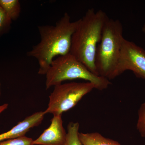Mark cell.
Listing matches in <instances>:
<instances>
[{
    "label": "cell",
    "instance_id": "6da1fadb",
    "mask_svg": "<svg viewBox=\"0 0 145 145\" xmlns=\"http://www.w3.org/2000/svg\"><path fill=\"white\" fill-rule=\"evenodd\" d=\"M79 23V20L72 22L68 13H65L55 25L38 27L40 41L27 55L38 61L39 74L46 75L54 57L70 53L72 34Z\"/></svg>",
    "mask_w": 145,
    "mask_h": 145
},
{
    "label": "cell",
    "instance_id": "7a4b0ae2",
    "mask_svg": "<svg viewBox=\"0 0 145 145\" xmlns=\"http://www.w3.org/2000/svg\"><path fill=\"white\" fill-rule=\"evenodd\" d=\"M109 18L104 11L89 8L79 23L71 39L70 53L95 75L96 50L102 38L103 29Z\"/></svg>",
    "mask_w": 145,
    "mask_h": 145
},
{
    "label": "cell",
    "instance_id": "3957f363",
    "mask_svg": "<svg viewBox=\"0 0 145 145\" xmlns=\"http://www.w3.org/2000/svg\"><path fill=\"white\" fill-rule=\"evenodd\" d=\"M123 31L120 21L109 18L97 46L95 63L96 70L99 76L109 80L116 78V69L124 39Z\"/></svg>",
    "mask_w": 145,
    "mask_h": 145
},
{
    "label": "cell",
    "instance_id": "277c9868",
    "mask_svg": "<svg viewBox=\"0 0 145 145\" xmlns=\"http://www.w3.org/2000/svg\"><path fill=\"white\" fill-rule=\"evenodd\" d=\"M45 75L46 89L61 84L64 81L76 79L92 83L99 90L106 89L111 84L106 78L93 74L70 53L54 59Z\"/></svg>",
    "mask_w": 145,
    "mask_h": 145
},
{
    "label": "cell",
    "instance_id": "5b68a950",
    "mask_svg": "<svg viewBox=\"0 0 145 145\" xmlns=\"http://www.w3.org/2000/svg\"><path fill=\"white\" fill-rule=\"evenodd\" d=\"M93 89L95 86L89 82L65 83L55 86L49 96V103L45 113L53 116L62 115L75 106Z\"/></svg>",
    "mask_w": 145,
    "mask_h": 145
},
{
    "label": "cell",
    "instance_id": "8992f818",
    "mask_svg": "<svg viewBox=\"0 0 145 145\" xmlns=\"http://www.w3.org/2000/svg\"><path fill=\"white\" fill-rule=\"evenodd\" d=\"M145 80V50L133 42L124 39L116 71V77L127 71Z\"/></svg>",
    "mask_w": 145,
    "mask_h": 145
},
{
    "label": "cell",
    "instance_id": "52a82bcc",
    "mask_svg": "<svg viewBox=\"0 0 145 145\" xmlns=\"http://www.w3.org/2000/svg\"><path fill=\"white\" fill-rule=\"evenodd\" d=\"M67 132L63 126L62 115L53 116L49 127L36 140L33 145H66Z\"/></svg>",
    "mask_w": 145,
    "mask_h": 145
},
{
    "label": "cell",
    "instance_id": "ba28073f",
    "mask_svg": "<svg viewBox=\"0 0 145 145\" xmlns=\"http://www.w3.org/2000/svg\"><path fill=\"white\" fill-rule=\"evenodd\" d=\"M46 113L39 111L28 116L7 132L0 134V142L25 136L27 133L41 123Z\"/></svg>",
    "mask_w": 145,
    "mask_h": 145
},
{
    "label": "cell",
    "instance_id": "9c48e42d",
    "mask_svg": "<svg viewBox=\"0 0 145 145\" xmlns=\"http://www.w3.org/2000/svg\"><path fill=\"white\" fill-rule=\"evenodd\" d=\"M79 137L83 145H121L117 141L104 137L98 132L79 133Z\"/></svg>",
    "mask_w": 145,
    "mask_h": 145
},
{
    "label": "cell",
    "instance_id": "30bf717a",
    "mask_svg": "<svg viewBox=\"0 0 145 145\" xmlns=\"http://www.w3.org/2000/svg\"><path fill=\"white\" fill-rule=\"evenodd\" d=\"M0 6L11 21L17 20L21 12V5L18 0H0Z\"/></svg>",
    "mask_w": 145,
    "mask_h": 145
},
{
    "label": "cell",
    "instance_id": "8fae6325",
    "mask_svg": "<svg viewBox=\"0 0 145 145\" xmlns=\"http://www.w3.org/2000/svg\"><path fill=\"white\" fill-rule=\"evenodd\" d=\"M79 127L78 122H71L68 124L66 145H83L79 139Z\"/></svg>",
    "mask_w": 145,
    "mask_h": 145
},
{
    "label": "cell",
    "instance_id": "7c38bea8",
    "mask_svg": "<svg viewBox=\"0 0 145 145\" xmlns=\"http://www.w3.org/2000/svg\"><path fill=\"white\" fill-rule=\"evenodd\" d=\"M136 127L140 135L145 137V101L141 105L138 110Z\"/></svg>",
    "mask_w": 145,
    "mask_h": 145
},
{
    "label": "cell",
    "instance_id": "4fadbf2b",
    "mask_svg": "<svg viewBox=\"0 0 145 145\" xmlns=\"http://www.w3.org/2000/svg\"><path fill=\"white\" fill-rule=\"evenodd\" d=\"M12 21L0 6V37L9 30Z\"/></svg>",
    "mask_w": 145,
    "mask_h": 145
},
{
    "label": "cell",
    "instance_id": "5bb4252c",
    "mask_svg": "<svg viewBox=\"0 0 145 145\" xmlns=\"http://www.w3.org/2000/svg\"><path fill=\"white\" fill-rule=\"evenodd\" d=\"M33 141L34 140L32 138L25 135L0 142V145H33Z\"/></svg>",
    "mask_w": 145,
    "mask_h": 145
},
{
    "label": "cell",
    "instance_id": "9a60e30c",
    "mask_svg": "<svg viewBox=\"0 0 145 145\" xmlns=\"http://www.w3.org/2000/svg\"><path fill=\"white\" fill-rule=\"evenodd\" d=\"M8 106V104H5L0 105V114L7 109Z\"/></svg>",
    "mask_w": 145,
    "mask_h": 145
},
{
    "label": "cell",
    "instance_id": "2e32d148",
    "mask_svg": "<svg viewBox=\"0 0 145 145\" xmlns=\"http://www.w3.org/2000/svg\"><path fill=\"white\" fill-rule=\"evenodd\" d=\"M142 31L143 32H144L145 34V23L144 24V25H143L142 27Z\"/></svg>",
    "mask_w": 145,
    "mask_h": 145
},
{
    "label": "cell",
    "instance_id": "e0dca14e",
    "mask_svg": "<svg viewBox=\"0 0 145 145\" xmlns=\"http://www.w3.org/2000/svg\"><path fill=\"white\" fill-rule=\"evenodd\" d=\"M1 83H0V96H1Z\"/></svg>",
    "mask_w": 145,
    "mask_h": 145
}]
</instances>
